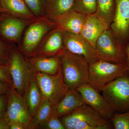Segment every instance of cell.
I'll list each match as a JSON object with an SVG mask.
<instances>
[{
	"instance_id": "obj_1",
	"label": "cell",
	"mask_w": 129,
	"mask_h": 129,
	"mask_svg": "<svg viewBox=\"0 0 129 129\" xmlns=\"http://www.w3.org/2000/svg\"><path fill=\"white\" fill-rule=\"evenodd\" d=\"M64 83L69 89L88 84L89 64L82 56L64 50L59 55Z\"/></svg>"
},
{
	"instance_id": "obj_2",
	"label": "cell",
	"mask_w": 129,
	"mask_h": 129,
	"mask_svg": "<svg viewBox=\"0 0 129 129\" xmlns=\"http://www.w3.org/2000/svg\"><path fill=\"white\" fill-rule=\"evenodd\" d=\"M7 66L11 77L13 88L24 97L35 72L30 63L14 45L10 51Z\"/></svg>"
},
{
	"instance_id": "obj_3",
	"label": "cell",
	"mask_w": 129,
	"mask_h": 129,
	"mask_svg": "<svg viewBox=\"0 0 129 129\" xmlns=\"http://www.w3.org/2000/svg\"><path fill=\"white\" fill-rule=\"evenodd\" d=\"M128 73L127 64L100 59L89 64L88 84L99 92L108 83Z\"/></svg>"
},
{
	"instance_id": "obj_4",
	"label": "cell",
	"mask_w": 129,
	"mask_h": 129,
	"mask_svg": "<svg viewBox=\"0 0 129 129\" xmlns=\"http://www.w3.org/2000/svg\"><path fill=\"white\" fill-rule=\"evenodd\" d=\"M56 26L55 22L46 17L36 18L25 29L20 48L28 55L34 54L49 31Z\"/></svg>"
},
{
	"instance_id": "obj_5",
	"label": "cell",
	"mask_w": 129,
	"mask_h": 129,
	"mask_svg": "<svg viewBox=\"0 0 129 129\" xmlns=\"http://www.w3.org/2000/svg\"><path fill=\"white\" fill-rule=\"evenodd\" d=\"M35 76L42 96L55 107L64 97L69 90L63 79L61 68L55 75L36 72Z\"/></svg>"
},
{
	"instance_id": "obj_6",
	"label": "cell",
	"mask_w": 129,
	"mask_h": 129,
	"mask_svg": "<svg viewBox=\"0 0 129 129\" xmlns=\"http://www.w3.org/2000/svg\"><path fill=\"white\" fill-rule=\"evenodd\" d=\"M101 92L116 112L129 111V73L108 83Z\"/></svg>"
},
{
	"instance_id": "obj_7",
	"label": "cell",
	"mask_w": 129,
	"mask_h": 129,
	"mask_svg": "<svg viewBox=\"0 0 129 129\" xmlns=\"http://www.w3.org/2000/svg\"><path fill=\"white\" fill-rule=\"evenodd\" d=\"M95 48L100 59L126 64L124 46L117 39L111 28L107 29L100 36L96 43Z\"/></svg>"
},
{
	"instance_id": "obj_8",
	"label": "cell",
	"mask_w": 129,
	"mask_h": 129,
	"mask_svg": "<svg viewBox=\"0 0 129 129\" xmlns=\"http://www.w3.org/2000/svg\"><path fill=\"white\" fill-rule=\"evenodd\" d=\"M60 119L66 129H74L77 123L82 122L100 127L101 129L112 128L110 123L111 120L103 117L90 106L85 103Z\"/></svg>"
},
{
	"instance_id": "obj_9",
	"label": "cell",
	"mask_w": 129,
	"mask_h": 129,
	"mask_svg": "<svg viewBox=\"0 0 129 129\" xmlns=\"http://www.w3.org/2000/svg\"><path fill=\"white\" fill-rule=\"evenodd\" d=\"M7 110L4 119L8 125L18 123L28 129L31 118L25 104L24 98L12 88L8 94Z\"/></svg>"
},
{
	"instance_id": "obj_10",
	"label": "cell",
	"mask_w": 129,
	"mask_h": 129,
	"mask_svg": "<svg viewBox=\"0 0 129 129\" xmlns=\"http://www.w3.org/2000/svg\"><path fill=\"white\" fill-rule=\"evenodd\" d=\"M63 33L64 50L82 56L89 64L100 60L96 48L82 36L64 31Z\"/></svg>"
},
{
	"instance_id": "obj_11",
	"label": "cell",
	"mask_w": 129,
	"mask_h": 129,
	"mask_svg": "<svg viewBox=\"0 0 129 129\" xmlns=\"http://www.w3.org/2000/svg\"><path fill=\"white\" fill-rule=\"evenodd\" d=\"M31 21L3 13L0 15V37L11 45L18 43Z\"/></svg>"
},
{
	"instance_id": "obj_12",
	"label": "cell",
	"mask_w": 129,
	"mask_h": 129,
	"mask_svg": "<svg viewBox=\"0 0 129 129\" xmlns=\"http://www.w3.org/2000/svg\"><path fill=\"white\" fill-rule=\"evenodd\" d=\"M76 89L81 94L85 104L90 106L103 117L111 120L116 112L98 91L88 84H83Z\"/></svg>"
},
{
	"instance_id": "obj_13",
	"label": "cell",
	"mask_w": 129,
	"mask_h": 129,
	"mask_svg": "<svg viewBox=\"0 0 129 129\" xmlns=\"http://www.w3.org/2000/svg\"><path fill=\"white\" fill-rule=\"evenodd\" d=\"M115 11L110 26L123 46L129 38V0H115Z\"/></svg>"
},
{
	"instance_id": "obj_14",
	"label": "cell",
	"mask_w": 129,
	"mask_h": 129,
	"mask_svg": "<svg viewBox=\"0 0 129 129\" xmlns=\"http://www.w3.org/2000/svg\"><path fill=\"white\" fill-rule=\"evenodd\" d=\"M64 50L63 30L56 26L46 35L35 53L37 56L59 55Z\"/></svg>"
},
{
	"instance_id": "obj_15",
	"label": "cell",
	"mask_w": 129,
	"mask_h": 129,
	"mask_svg": "<svg viewBox=\"0 0 129 129\" xmlns=\"http://www.w3.org/2000/svg\"><path fill=\"white\" fill-rule=\"evenodd\" d=\"M110 27V24L96 13L88 14L86 15L85 23L80 35L95 48L99 37Z\"/></svg>"
},
{
	"instance_id": "obj_16",
	"label": "cell",
	"mask_w": 129,
	"mask_h": 129,
	"mask_svg": "<svg viewBox=\"0 0 129 129\" xmlns=\"http://www.w3.org/2000/svg\"><path fill=\"white\" fill-rule=\"evenodd\" d=\"M84 104L85 103L79 91L77 89H69L64 97L54 107L51 117L60 118Z\"/></svg>"
},
{
	"instance_id": "obj_17",
	"label": "cell",
	"mask_w": 129,
	"mask_h": 129,
	"mask_svg": "<svg viewBox=\"0 0 129 129\" xmlns=\"http://www.w3.org/2000/svg\"><path fill=\"white\" fill-rule=\"evenodd\" d=\"M86 16L72 10L58 19L55 22L63 31L80 35L85 23Z\"/></svg>"
},
{
	"instance_id": "obj_18",
	"label": "cell",
	"mask_w": 129,
	"mask_h": 129,
	"mask_svg": "<svg viewBox=\"0 0 129 129\" xmlns=\"http://www.w3.org/2000/svg\"><path fill=\"white\" fill-rule=\"evenodd\" d=\"M0 3L5 13L30 21L36 18L24 0H0Z\"/></svg>"
},
{
	"instance_id": "obj_19",
	"label": "cell",
	"mask_w": 129,
	"mask_h": 129,
	"mask_svg": "<svg viewBox=\"0 0 129 129\" xmlns=\"http://www.w3.org/2000/svg\"><path fill=\"white\" fill-rule=\"evenodd\" d=\"M30 63L36 72L51 75L57 73L61 68L59 55L36 56Z\"/></svg>"
},
{
	"instance_id": "obj_20",
	"label": "cell",
	"mask_w": 129,
	"mask_h": 129,
	"mask_svg": "<svg viewBox=\"0 0 129 129\" xmlns=\"http://www.w3.org/2000/svg\"><path fill=\"white\" fill-rule=\"evenodd\" d=\"M24 98L29 113L32 118L43 100L36 78L35 73L30 81Z\"/></svg>"
},
{
	"instance_id": "obj_21",
	"label": "cell",
	"mask_w": 129,
	"mask_h": 129,
	"mask_svg": "<svg viewBox=\"0 0 129 129\" xmlns=\"http://www.w3.org/2000/svg\"><path fill=\"white\" fill-rule=\"evenodd\" d=\"M45 16L55 22L73 10L75 0H45Z\"/></svg>"
},
{
	"instance_id": "obj_22",
	"label": "cell",
	"mask_w": 129,
	"mask_h": 129,
	"mask_svg": "<svg viewBox=\"0 0 129 129\" xmlns=\"http://www.w3.org/2000/svg\"><path fill=\"white\" fill-rule=\"evenodd\" d=\"M54 107L50 102L43 99L41 105L31 118L28 129H35L41 126L50 118Z\"/></svg>"
},
{
	"instance_id": "obj_23",
	"label": "cell",
	"mask_w": 129,
	"mask_h": 129,
	"mask_svg": "<svg viewBox=\"0 0 129 129\" xmlns=\"http://www.w3.org/2000/svg\"><path fill=\"white\" fill-rule=\"evenodd\" d=\"M96 12L111 25L115 11V0H97Z\"/></svg>"
},
{
	"instance_id": "obj_24",
	"label": "cell",
	"mask_w": 129,
	"mask_h": 129,
	"mask_svg": "<svg viewBox=\"0 0 129 129\" xmlns=\"http://www.w3.org/2000/svg\"><path fill=\"white\" fill-rule=\"evenodd\" d=\"M97 0H75L73 10L87 15L96 12Z\"/></svg>"
},
{
	"instance_id": "obj_25",
	"label": "cell",
	"mask_w": 129,
	"mask_h": 129,
	"mask_svg": "<svg viewBox=\"0 0 129 129\" xmlns=\"http://www.w3.org/2000/svg\"><path fill=\"white\" fill-rule=\"evenodd\" d=\"M24 1L28 8L35 17L39 18L45 16V0Z\"/></svg>"
},
{
	"instance_id": "obj_26",
	"label": "cell",
	"mask_w": 129,
	"mask_h": 129,
	"mask_svg": "<svg viewBox=\"0 0 129 129\" xmlns=\"http://www.w3.org/2000/svg\"><path fill=\"white\" fill-rule=\"evenodd\" d=\"M111 122L115 129H129V111L123 113L115 112Z\"/></svg>"
},
{
	"instance_id": "obj_27",
	"label": "cell",
	"mask_w": 129,
	"mask_h": 129,
	"mask_svg": "<svg viewBox=\"0 0 129 129\" xmlns=\"http://www.w3.org/2000/svg\"><path fill=\"white\" fill-rule=\"evenodd\" d=\"M13 45L8 44L0 37V64L7 65Z\"/></svg>"
},
{
	"instance_id": "obj_28",
	"label": "cell",
	"mask_w": 129,
	"mask_h": 129,
	"mask_svg": "<svg viewBox=\"0 0 129 129\" xmlns=\"http://www.w3.org/2000/svg\"><path fill=\"white\" fill-rule=\"evenodd\" d=\"M42 127L48 129H65L60 118L51 117L46 122L42 125Z\"/></svg>"
},
{
	"instance_id": "obj_29",
	"label": "cell",
	"mask_w": 129,
	"mask_h": 129,
	"mask_svg": "<svg viewBox=\"0 0 129 129\" xmlns=\"http://www.w3.org/2000/svg\"><path fill=\"white\" fill-rule=\"evenodd\" d=\"M0 80L7 83L13 87L11 77L7 65L0 64Z\"/></svg>"
},
{
	"instance_id": "obj_30",
	"label": "cell",
	"mask_w": 129,
	"mask_h": 129,
	"mask_svg": "<svg viewBox=\"0 0 129 129\" xmlns=\"http://www.w3.org/2000/svg\"><path fill=\"white\" fill-rule=\"evenodd\" d=\"M8 100V94L0 95V119H4L7 110Z\"/></svg>"
},
{
	"instance_id": "obj_31",
	"label": "cell",
	"mask_w": 129,
	"mask_h": 129,
	"mask_svg": "<svg viewBox=\"0 0 129 129\" xmlns=\"http://www.w3.org/2000/svg\"><path fill=\"white\" fill-rule=\"evenodd\" d=\"M74 129H101L100 127L95 126L87 123L82 122L77 123L74 127Z\"/></svg>"
},
{
	"instance_id": "obj_32",
	"label": "cell",
	"mask_w": 129,
	"mask_h": 129,
	"mask_svg": "<svg viewBox=\"0 0 129 129\" xmlns=\"http://www.w3.org/2000/svg\"><path fill=\"white\" fill-rule=\"evenodd\" d=\"M12 88V87L7 83L0 80V95L9 94Z\"/></svg>"
},
{
	"instance_id": "obj_33",
	"label": "cell",
	"mask_w": 129,
	"mask_h": 129,
	"mask_svg": "<svg viewBox=\"0 0 129 129\" xmlns=\"http://www.w3.org/2000/svg\"><path fill=\"white\" fill-rule=\"evenodd\" d=\"M124 46L126 56V64L129 73V43H127Z\"/></svg>"
},
{
	"instance_id": "obj_34",
	"label": "cell",
	"mask_w": 129,
	"mask_h": 129,
	"mask_svg": "<svg viewBox=\"0 0 129 129\" xmlns=\"http://www.w3.org/2000/svg\"><path fill=\"white\" fill-rule=\"evenodd\" d=\"M9 129H24L22 125L18 123H12L9 125Z\"/></svg>"
},
{
	"instance_id": "obj_35",
	"label": "cell",
	"mask_w": 129,
	"mask_h": 129,
	"mask_svg": "<svg viewBox=\"0 0 129 129\" xmlns=\"http://www.w3.org/2000/svg\"><path fill=\"white\" fill-rule=\"evenodd\" d=\"M0 129H9V125L4 119H0Z\"/></svg>"
},
{
	"instance_id": "obj_36",
	"label": "cell",
	"mask_w": 129,
	"mask_h": 129,
	"mask_svg": "<svg viewBox=\"0 0 129 129\" xmlns=\"http://www.w3.org/2000/svg\"><path fill=\"white\" fill-rule=\"evenodd\" d=\"M4 12H3V11L2 8L1 6V3H0V15H1Z\"/></svg>"
}]
</instances>
